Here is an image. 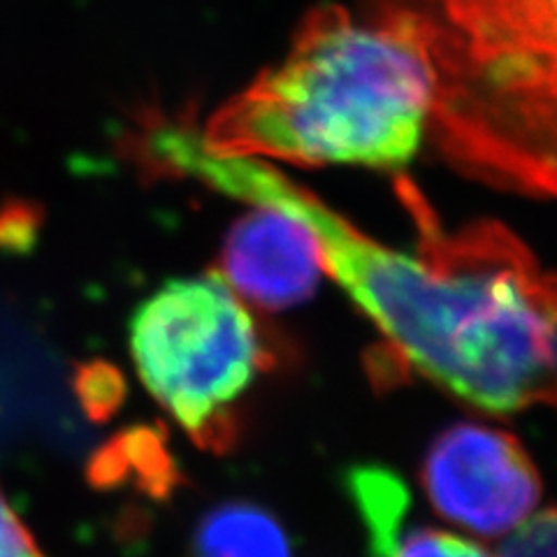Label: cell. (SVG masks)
<instances>
[{
	"instance_id": "obj_7",
	"label": "cell",
	"mask_w": 557,
	"mask_h": 557,
	"mask_svg": "<svg viewBox=\"0 0 557 557\" xmlns=\"http://www.w3.org/2000/svg\"><path fill=\"white\" fill-rule=\"evenodd\" d=\"M194 557H293L288 534L268 509L225 502L209 509L190 539Z\"/></svg>"
},
{
	"instance_id": "obj_4",
	"label": "cell",
	"mask_w": 557,
	"mask_h": 557,
	"mask_svg": "<svg viewBox=\"0 0 557 557\" xmlns=\"http://www.w3.org/2000/svg\"><path fill=\"white\" fill-rule=\"evenodd\" d=\"M421 481L434 511L485 539L511 534L542 497V479L525 446L479 423L444 430L428 448Z\"/></svg>"
},
{
	"instance_id": "obj_10",
	"label": "cell",
	"mask_w": 557,
	"mask_h": 557,
	"mask_svg": "<svg viewBox=\"0 0 557 557\" xmlns=\"http://www.w3.org/2000/svg\"><path fill=\"white\" fill-rule=\"evenodd\" d=\"M391 557H491L479 544L437 528H416L399 536Z\"/></svg>"
},
{
	"instance_id": "obj_3",
	"label": "cell",
	"mask_w": 557,
	"mask_h": 557,
	"mask_svg": "<svg viewBox=\"0 0 557 557\" xmlns=\"http://www.w3.org/2000/svg\"><path fill=\"white\" fill-rule=\"evenodd\" d=\"M131 354L145 388L200 448L237 442V405L270 354L239 295L219 272L172 278L131 319Z\"/></svg>"
},
{
	"instance_id": "obj_1",
	"label": "cell",
	"mask_w": 557,
	"mask_h": 557,
	"mask_svg": "<svg viewBox=\"0 0 557 557\" xmlns=\"http://www.w3.org/2000/svg\"><path fill=\"white\" fill-rule=\"evenodd\" d=\"M145 147L165 174L307 228L323 272L374 323L399 370L497 416L557 405V274L502 223L446 231L421 190L397 180L418 231V253H407L368 237L268 161L209 153L196 126L147 128Z\"/></svg>"
},
{
	"instance_id": "obj_9",
	"label": "cell",
	"mask_w": 557,
	"mask_h": 557,
	"mask_svg": "<svg viewBox=\"0 0 557 557\" xmlns=\"http://www.w3.org/2000/svg\"><path fill=\"white\" fill-rule=\"evenodd\" d=\"M75 391L84 411L94 421H108L119 405L124 403L126 383L112 364L96 360L79 368L75 376Z\"/></svg>"
},
{
	"instance_id": "obj_6",
	"label": "cell",
	"mask_w": 557,
	"mask_h": 557,
	"mask_svg": "<svg viewBox=\"0 0 557 557\" xmlns=\"http://www.w3.org/2000/svg\"><path fill=\"white\" fill-rule=\"evenodd\" d=\"M89 479L96 487L131 483L156 499L170 497L182 483L163 430L149 425L119 432L104 444L89 462Z\"/></svg>"
},
{
	"instance_id": "obj_12",
	"label": "cell",
	"mask_w": 557,
	"mask_h": 557,
	"mask_svg": "<svg viewBox=\"0 0 557 557\" xmlns=\"http://www.w3.org/2000/svg\"><path fill=\"white\" fill-rule=\"evenodd\" d=\"M0 557H47L0 487Z\"/></svg>"
},
{
	"instance_id": "obj_2",
	"label": "cell",
	"mask_w": 557,
	"mask_h": 557,
	"mask_svg": "<svg viewBox=\"0 0 557 557\" xmlns=\"http://www.w3.org/2000/svg\"><path fill=\"white\" fill-rule=\"evenodd\" d=\"M434 70L405 8L358 22L313 8L282 63L205 121L209 153L293 165L403 170L421 149Z\"/></svg>"
},
{
	"instance_id": "obj_11",
	"label": "cell",
	"mask_w": 557,
	"mask_h": 557,
	"mask_svg": "<svg viewBox=\"0 0 557 557\" xmlns=\"http://www.w3.org/2000/svg\"><path fill=\"white\" fill-rule=\"evenodd\" d=\"M497 557H557V509L522 522L504 542Z\"/></svg>"
},
{
	"instance_id": "obj_5",
	"label": "cell",
	"mask_w": 557,
	"mask_h": 557,
	"mask_svg": "<svg viewBox=\"0 0 557 557\" xmlns=\"http://www.w3.org/2000/svg\"><path fill=\"white\" fill-rule=\"evenodd\" d=\"M219 274L242 300L284 309L307 300L325 272L307 228L272 207L253 205L225 237Z\"/></svg>"
},
{
	"instance_id": "obj_8",
	"label": "cell",
	"mask_w": 557,
	"mask_h": 557,
	"mask_svg": "<svg viewBox=\"0 0 557 557\" xmlns=\"http://www.w3.org/2000/svg\"><path fill=\"white\" fill-rule=\"evenodd\" d=\"M346 491L368 532L374 557H391L409 513V491L395 472L379 465H356L346 472Z\"/></svg>"
}]
</instances>
